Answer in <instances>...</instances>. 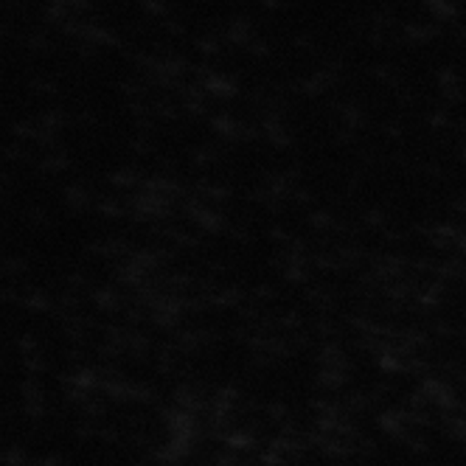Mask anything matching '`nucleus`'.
<instances>
[]
</instances>
